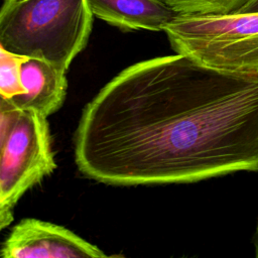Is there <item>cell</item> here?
<instances>
[{
  "label": "cell",
  "mask_w": 258,
  "mask_h": 258,
  "mask_svg": "<svg viewBox=\"0 0 258 258\" xmlns=\"http://www.w3.org/2000/svg\"><path fill=\"white\" fill-rule=\"evenodd\" d=\"M75 159L86 176L114 185L258 170V72L181 53L135 63L85 107Z\"/></svg>",
  "instance_id": "cell-1"
},
{
  "label": "cell",
  "mask_w": 258,
  "mask_h": 258,
  "mask_svg": "<svg viewBox=\"0 0 258 258\" xmlns=\"http://www.w3.org/2000/svg\"><path fill=\"white\" fill-rule=\"evenodd\" d=\"M88 0H3L0 47L67 72L92 30Z\"/></svg>",
  "instance_id": "cell-2"
},
{
  "label": "cell",
  "mask_w": 258,
  "mask_h": 258,
  "mask_svg": "<svg viewBox=\"0 0 258 258\" xmlns=\"http://www.w3.org/2000/svg\"><path fill=\"white\" fill-rule=\"evenodd\" d=\"M176 53L230 72H258V12L178 14L164 29Z\"/></svg>",
  "instance_id": "cell-3"
},
{
  "label": "cell",
  "mask_w": 258,
  "mask_h": 258,
  "mask_svg": "<svg viewBox=\"0 0 258 258\" xmlns=\"http://www.w3.org/2000/svg\"><path fill=\"white\" fill-rule=\"evenodd\" d=\"M0 228L13 221L20 198L56 167L46 117L20 110L12 128L0 137Z\"/></svg>",
  "instance_id": "cell-4"
},
{
  "label": "cell",
  "mask_w": 258,
  "mask_h": 258,
  "mask_svg": "<svg viewBox=\"0 0 258 258\" xmlns=\"http://www.w3.org/2000/svg\"><path fill=\"white\" fill-rule=\"evenodd\" d=\"M3 258L107 257L97 246L69 229L36 219H23L1 248Z\"/></svg>",
  "instance_id": "cell-5"
},
{
  "label": "cell",
  "mask_w": 258,
  "mask_h": 258,
  "mask_svg": "<svg viewBox=\"0 0 258 258\" xmlns=\"http://www.w3.org/2000/svg\"><path fill=\"white\" fill-rule=\"evenodd\" d=\"M21 82L25 93L5 99L20 110H33L44 117L56 112L62 105L68 88L66 71L35 57L22 63Z\"/></svg>",
  "instance_id": "cell-6"
},
{
  "label": "cell",
  "mask_w": 258,
  "mask_h": 258,
  "mask_svg": "<svg viewBox=\"0 0 258 258\" xmlns=\"http://www.w3.org/2000/svg\"><path fill=\"white\" fill-rule=\"evenodd\" d=\"M94 15L125 30L164 31L178 15L161 0H88Z\"/></svg>",
  "instance_id": "cell-7"
},
{
  "label": "cell",
  "mask_w": 258,
  "mask_h": 258,
  "mask_svg": "<svg viewBox=\"0 0 258 258\" xmlns=\"http://www.w3.org/2000/svg\"><path fill=\"white\" fill-rule=\"evenodd\" d=\"M29 57L0 47V96L11 99L25 93L21 82L22 63Z\"/></svg>",
  "instance_id": "cell-8"
},
{
  "label": "cell",
  "mask_w": 258,
  "mask_h": 258,
  "mask_svg": "<svg viewBox=\"0 0 258 258\" xmlns=\"http://www.w3.org/2000/svg\"><path fill=\"white\" fill-rule=\"evenodd\" d=\"M178 14H226L240 11L250 0H161Z\"/></svg>",
  "instance_id": "cell-9"
},
{
  "label": "cell",
  "mask_w": 258,
  "mask_h": 258,
  "mask_svg": "<svg viewBox=\"0 0 258 258\" xmlns=\"http://www.w3.org/2000/svg\"><path fill=\"white\" fill-rule=\"evenodd\" d=\"M238 12H258V0H250Z\"/></svg>",
  "instance_id": "cell-10"
},
{
  "label": "cell",
  "mask_w": 258,
  "mask_h": 258,
  "mask_svg": "<svg viewBox=\"0 0 258 258\" xmlns=\"http://www.w3.org/2000/svg\"><path fill=\"white\" fill-rule=\"evenodd\" d=\"M255 249H256V257H258V227H257L256 237H255Z\"/></svg>",
  "instance_id": "cell-11"
}]
</instances>
